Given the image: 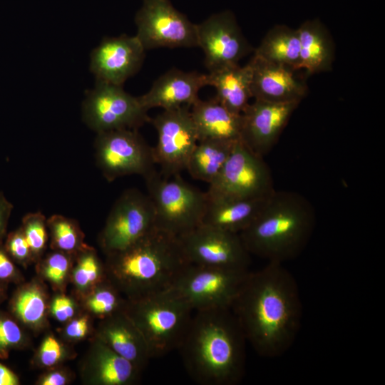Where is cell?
<instances>
[{"label":"cell","mask_w":385,"mask_h":385,"mask_svg":"<svg viewBox=\"0 0 385 385\" xmlns=\"http://www.w3.org/2000/svg\"><path fill=\"white\" fill-rule=\"evenodd\" d=\"M70 265L68 253L57 251L50 254L44 261L43 270L47 278L55 284L65 278Z\"/></svg>","instance_id":"e575fe53"},{"label":"cell","mask_w":385,"mask_h":385,"mask_svg":"<svg viewBox=\"0 0 385 385\" xmlns=\"http://www.w3.org/2000/svg\"><path fill=\"white\" fill-rule=\"evenodd\" d=\"M231 309L247 342L261 356L279 357L292 346L301 327L302 304L293 275L268 262L250 272Z\"/></svg>","instance_id":"6da1fadb"},{"label":"cell","mask_w":385,"mask_h":385,"mask_svg":"<svg viewBox=\"0 0 385 385\" xmlns=\"http://www.w3.org/2000/svg\"><path fill=\"white\" fill-rule=\"evenodd\" d=\"M300 43L298 32L284 25L270 29L255 49L262 60L299 70Z\"/></svg>","instance_id":"484cf974"},{"label":"cell","mask_w":385,"mask_h":385,"mask_svg":"<svg viewBox=\"0 0 385 385\" xmlns=\"http://www.w3.org/2000/svg\"><path fill=\"white\" fill-rule=\"evenodd\" d=\"M108 318L101 333L103 343L141 370L152 359L141 332L125 312Z\"/></svg>","instance_id":"44dd1931"},{"label":"cell","mask_w":385,"mask_h":385,"mask_svg":"<svg viewBox=\"0 0 385 385\" xmlns=\"http://www.w3.org/2000/svg\"><path fill=\"white\" fill-rule=\"evenodd\" d=\"M4 284L0 283V303L5 298V292L4 289Z\"/></svg>","instance_id":"7bdbcfd3"},{"label":"cell","mask_w":385,"mask_h":385,"mask_svg":"<svg viewBox=\"0 0 385 385\" xmlns=\"http://www.w3.org/2000/svg\"><path fill=\"white\" fill-rule=\"evenodd\" d=\"M78 264L74 272V281L84 287L97 282L101 277V266L93 250H81Z\"/></svg>","instance_id":"1f68e13d"},{"label":"cell","mask_w":385,"mask_h":385,"mask_svg":"<svg viewBox=\"0 0 385 385\" xmlns=\"http://www.w3.org/2000/svg\"><path fill=\"white\" fill-rule=\"evenodd\" d=\"M247 340L231 309L194 311L178 350L201 385H236L245 369Z\"/></svg>","instance_id":"7a4b0ae2"},{"label":"cell","mask_w":385,"mask_h":385,"mask_svg":"<svg viewBox=\"0 0 385 385\" xmlns=\"http://www.w3.org/2000/svg\"><path fill=\"white\" fill-rule=\"evenodd\" d=\"M178 239L190 264L240 269L250 266L251 255L238 233L200 225Z\"/></svg>","instance_id":"5bb4252c"},{"label":"cell","mask_w":385,"mask_h":385,"mask_svg":"<svg viewBox=\"0 0 385 385\" xmlns=\"http://www.w3.org/2000/svg\"><path fill=\"white\" fill-rule=\"evenodd\" d=\"M96 134V163L108 182L131 175L145 178L155 170L153 147L138 129H118Z\"/></svg>","instance_id":"9c48e42d"},{"label":"cell","mask_w":385,"mask_h":385,"mask_svg":"<svg viewBox=\"0 0 385 385\" xmlns=\"http://www.w3.org/2000/svg\"><path fill=\"white\" fill-rule=\"evenodd\" d=\"M155 209L148 195L135 188L125 190L114 202L100 242L107 254L123 250L155 227Z\"/></svg>","instance_id":"8fae6325"},{"label":"cell","mask_w":385,"mask_h":385,"mask_svg":"<svg viewBox=\"0 0 385 385\" xmlns=\"http://www.w3.org/2000/svg\"><path fill=\"white\" fill-rule=\"evenodd\" d=\"M315 225V211L307 198L296 192L275 190L239 235L250 255L283 264L302 252Z\"/></svg>","instance_id":"3957f363"},{"label":"cell","mask_w":385,"mask_h":385,"mask_svg":"<svg viewBox=\"0 0 385 385\" xmlns=\"http://www.w3.org/2000/svg\"><path fill=\"white\" fill-rule=\"evenodd\" d=\"M252 97L276 103L299 102L306 96L307 86L294 74L296 70L252 56Z\"/></svg>","instance_id":"ac0fdd59"},{"label":"cell","mask_w":385,"mask_h":385,"mask_svg":"<svg viewBox=\"0 0 385 385\" xmlns=\"http://www.w3.org/2000/svg\"><path fill=\"white\" fill-rule=\"evenodd\" d=\"M236 141L199 140L190 155L185 170L192 178L210 184L220 173Z\"/></svg>","instance_id":"d4e9b609"},{"label":"cell","mask_w":385,"mask_h":385,"mask_svg":"<svg viewBox=\"0 0 385 385\" xmlns=\"http://www.w3.org/2000/svg\"><path fill=\"white\" fill-rule=\"evenodd\" d=\"M206 86L207 74L173 68L159 76L150 89L138 98L148 111L156 107L168 110L190 106L199 98L200 90Z\"/></svg>","instance_id":"d6986e66"},{"label":"cell","mask_w":385,"mask_h":385,"mask_svg":"<svg viewBox=\"0 0 385 385\" xmlns=\"http://www.w3.org/2000/svg\"><path fill=\"white\" fill-rule=\"evenodd\" d=\"M21 228L30 247L32 256L41 255L46 248L48 240L47 220L44 215L40 212L25 215Z\"/></svg>","instance_id":"f546056e"},{"label":"cell","mask_w":385,"mask_h":385,"mask_svg":"<svg viewBox=\"0 0 385 385\" xmlns=\"http://www.w3.org/2000/svg\"><path fill=\"white\" fill-rule=\"evenodd\" d=\"M125 312L141 332L153 359L178 349L194 310L183 297L170 287L130 301Z\"/></svg>","instance_id":"5b68a950"},{"label":"cell","mask_w":385,"mask_h":385,"mask_svg":"<svg viewBox=\"0 0 385 385\" xmlns=\"http://www.w3.org/2000/svg\"><path fill=\"white\" fill-rule=\"evenodd\" d=\"M4 247L13 260L20 263L27 262L32 256L21 227L6 236Z\"/></svg>","instance_id":"836d02e7"},{"label":"cell","mask_w":385,"mask_h":385,"mask_svg":"<svg viewBox=\"0 0 385 385\" xmlns=\"http://www.w3.org/2000/svg\"><path fill=\"white\" fill-rule=\"evenodd\" d=\"M135 35L146 50L197 46L196 24L169 0H143L135 18Z\"/></svg>","instance_id":"7c38bea8"},{"label":"cell","mask_w":385,"mask_h":385,"mask_svg":"<svg viewBox=\"0 0 385 385\" xmlns=\"http://www.w3.org/2000/svg\"><path fill=\"white\" fill-rule=\"evenodd\" d=\"M18 270L13 260L5 250L4 245L0 244V283L4 284L15 282L18 279Z\"/></svg>","instance_id":"8d00e7d4"},{"label":"cell","mask_w":385,"mask_h":385,"mask_svg":"<svg viewBox=\"0 0 385 385\" xmlns=\"http://www.w3.org/2000/svg\"><path fill=\"white\" fill-rule=\"evenodd\" d=\"M197 47L205 54L209 72L239 64L251 46L229 11L213 14L196 24Z\"/></svg>","instance_id":"9a60e30c"},{"label":"cell","mask_w":385,"mask_h":385,"mask_svg":"<svg viewBox=\"0 0 385 385\" xmlns=\"http://www.w3.org/2000/svg\"><path fill=\"white\" fill-rule=\"evenodd\" d=\"M191 106L190 113L198 141L205 139L235 141L240 139L242 113L232 112L215 97L207 101L198 98Z\"/></svg>","instance_id":"7402d4cb"},{"label":"cell","mask_w":385,"mask_h":385,"mask_svg":"<svg viewBox=\"0 0 385 385\" xmlns=\"http://www.w3.org/2000/svg\"><path fill=\"white\" fill-rule=\"evenodd\" d=\"M117 290L109 286L98 289L90 298L88 306L96 314L110 317L115 314L126 311Z\"/></svg>","instance_id":"4dcf8cb0"},{"label":"cell","mask_w":385,"mask_h":385,"mask_svg":"<svg viewBox=\"0 0 385 385\" xmlns=\"http://www.w3.org/2000/svg\"><path fill=\"white\" fill-rule=\"evenodd\" d=\"M97 363L98 380L106 385H124L137 379L140 369L103 343Z\"/></svg>","instance_id":"4316f807"},{"label":"cell","mask_w":385,"mask_h":385,"mask_svg":"<svg viewBox=\"0 0 385 385\" xmlns=\"http://www.w3.org/2000/svg\"><path fill=\"white\" fill-rule=\"evenodd\" d=\"M13 208L12 203L0 192V244H2L6 235V228Z\"/></svg>","instance_id":"f35d334b"},{"label":"cell","mask_w":385,"mask_h":385,"mask_svg":"<svg viewBox=\"0 0 385 385\" xmlns=\"http://www.w3.org/2000/svg\"><path fill=\"white\" fill-rule=\"evenodd\" d=\"M249 269L187 265L170 287L194 311L231 309Z\"/></svg>","instance_id":"52a82bcc"},{"label":"cell","mask_w":385,"mask_h":385,"mask_svg":"<svg viewBox=\"0 0 385 385\" xmlns=\"http://www.w3.org/2000/svg\"><path fill=\"white\" fill-rule=\"evenodd\" d=\"M108 255V272L130 301L170 288L189 264L178 237L155 227L127 248Z\"/></svg>","instance_id":"277c9868"},{"label":"cell","mask_w":385,"mask_h":385,"mask_svg":"<svg viewBox=\"0 0 385 385\" xmlns=\"http://www.w3.org/2000/svg\"><path fill=\"white\" fill-rule=\"evenodd\" d=\"M13 314L29 325L37 324L45 315L46 301L42 292L36 287L19 289L11 302Z\"/></svg>","instance_id":"f1b7e54d"},{"label":"cell","mask_w":385,"mask_h":385,"mask_svg":"<svg viewBox=\"0 0 385 385\" xmlns=\"http://www.w3.org/2000/svg\"><path fill=\"white\" fill-rule=\"evenodd\" d=\"M274 190L270 169L263 157L240 139L206 194L210 197L247 199L267 197Z\"/></svg>","instance_id":"ba28073f"},{"label":"cell","mask_w":385,"mask_h":385,"mask_svg":"<svg viewBox=\"0 0 385 385\" xmlns=\"http://www.w3.org/2000/svg\"><path fill=\"white\" fill-rule=\"evenodd\" d=\"M269 197L240 199L207 195L201 225L239 234L256 218Z\"/></svg>","instance_id":"ffe728a7"},{"label":"cell","mask_w":385,"mask_h":385,"mask_svg":"<svg viewBox=\"0 0 385 385\" xmlns=\"http://www.w3.org/2000/svg\"><path fill=\"white\" fill-rule=\"evenodd\" d=\"M150 122L158 133L153 155L160 174L165 178L180 174L198 142L189 106L164 110Z\"/></svg>","instance_id":"4fadbf2b"},{"label":"cell","mask_w":385,"mask_h":385,"mask_svg":"<svg viewBox=\"0 0 385 385\" xmlns=\"http://www.w3.org/2000/svg\"><path fill=\"white\" fill-rule=\"evenodd\" d=\"M299 104L255 99L242 113L240 140L254 153L264 157L277 143Z\"/></svg>","instance_id":"e0dca14e"},{"label":"cell","mask_w":385,"mask_h":385,"mask_svg":"<svg viewBox=\"0 0 385 385\" xmlns=\"http://www.w3.org/2000/svg\"><path fill=\"white\" fill-rule=\"evenodd\" d=\"M138 97L125 92L123 86L97 81L86 92L82 120L96 133L118 129H138L150 118Z\"/></svg>","instance_id":"30bf717a"},{"label":"cell","mask_w":385,"mask_h":385,"mask_svg":"<svg viewBox=\"0 0 385 385\" xmlns=\"http://www.w3.org/2000/svg\"><path fill=\"white\" fill-rule=\"evenodd\" d=\"M66 383V376L61 373L53 372L47 375L43 380V385H63Z\"/></svg>","instance_id":"b9f144b4"},{"label":"cell","mask_w":385,"mask_h":385,"mask_svg":"<svg viewBox=\"0 0 385 385\" xmlns=\"http://www.w3.org/2000/svg\"><path fill=\"white\" fill-rule=\"evenodd\" d=\"M155 209V227L180 237L202 224L206 192L179 175L163 178L156 170L144 178Z\"/></svg>","instance_id":"8992f818"},{"label":"cell","mask_w":385,"mask_h":385,"mask_svg":"<svg viewBox=\"0 0 385 385\" xmlns=\"http://www.w3.org/2000/svg\"><path fill=\"white\" fill-rule=\"evenodd\" d=\"M207 75V86L216 90L215 98L233 113L241 114L252 97V70L250 62L225 67Z\"/></svg>","instance_id":"603a6c76"},{"label":"cell","mask_w":385,"mask_h":385,"mask_svg":"<svg viewBox=\"0 0 385 385\" xmlns=\"http://www.w3.org/2000/svg\"><path fill=\"white\" fill-rule=\"evenodd\" d=\"M300 43L299 69L309 74L330 71L334 58L332 39L320 21L309 20L297 29Z\"/></svg>","instance_id":"cb8c5ba5"},{"label":"cell","mask_w":385,"mask_h":385,"mask_svg":"<svg viewBox=\"0 0 385 385\" xmlns=\"http://www.w3.org/2000/svg\"><path fill=\"white\" fill-rule=\"evenodd\" d=\"M51 311L56 319L65 322L73 316L74 307L69 298L66 296H58L52 303Z\"/></svg>","instance_id":"74e56055"},{"label":"cell","mask_w":385,"mask_h":385,"mask_svg":"<svg viewBox=\"0 0 385 385\" xmlns=\"http://www.w3.org/2000/svg\"><path fill=\"white\" fill-rule=\"evenodd\" d=\"M88 330L87 317H81L73 320L67 326L66 334L73 339H80L86 336Z\"/></svg>","instance_id":"ab89813d"},{"label":"cell","mask_w":385,"mask_h":385,"mask_svg":"<svg viewBox=\"0 0 385 385\" xmlns=\"http://www.w3.org/2000/svg\"><path fill=\"white\" fill-rule=\"evenodd\" d=\"M62 349L59 342L52 337H48L43 342L40 350V359L46 366L56 364L61 359Z\"/></svg>","instance_id":"d590c367"},{"label":"cell","mask_w":385,"mask_h":385,"mask_svg":"<svg viewBox=\"0 0 385 385\" xmlns=\"http://www.w3.org/2000/svg\"><path fill=\"white\" fill-rule=\"evenodd\" d=\"M19 379L9 368L0 363V385H16Z\"/></svg>","instance_id":"60d3db41"},{"label":"cell","mask_w":385,"mask_h":385,"mask_svg":"<svg viewBox=\"0 0 385 385\" xmlns=\"http://www.w3.org/2000/svg\"><path fill=\"white\" fill-rule=\"evenodd\" d=\"M145 51L136 36L106 37L91 53L90 70L97 81L123 86L140 70Z\"/></svg>","instance_id":"2e32d148"},{"label":"cell","mask_w":385,"mask_h":385,"mask_svg":"<svg viewBox=\"0 0 385 385\" xmlns=\"http://www.w3.org/2000/svg\"><path fill=\"white\" fill-rule=\"evenodd\" d=\"M23 338L22 331L16 322L0 312V358H6L11 349L21 344Z\"/></svg>","instance_id":"d6a6232c"},{"label":"cell","mask_w":385,"mask_h":385,"mask_svg":"<svg viewBox=\"0 0 385 385\" xmlns=\"http://www.w3.org/2000/svg\"><path fill=\"white\" fill-rule=\"evenodd\" d=\"M51 245L58 251L73 253L84 247L83 235L78 222L61 215H53L47 220Z\"/></svg>","instance_id":"83f0119b"}]
</instances>
